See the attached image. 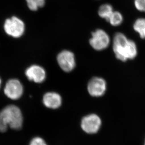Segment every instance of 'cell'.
<instances>
[{"label":"cell","instance_id":"cell-1","mask_svg":"<svg viewBox=\"0 0 145 145\" xmlns=\"http://www.w3.org/2000/svg\"><path fill=\"white\" fill-rule=\"evenodd\" d=\"M113 49L117 59L123 62L134 59L138 53L135 43L128 39L126 36L122 33H117L115 34Z\"/></svg>","mask_w":145,"mask_h":145},{"label":"cell","instance_id":"cell-2","mask_svg":"<svg viewBox=\"0 0 145 145\" xmlns=\"http://www.w3.org/2000/svg\"><path fill=\"white\" fill-rule=\"evenodd\" d=\"M23 123L22 112L16 106H7L0 111V132L7 131L9 126L13 130H19L22 128Z\"/></svg>","mask_w":145,"mask_h":145},{"label":"cell","instance_id":"cell-3","mask_svg":"<svg viewBox=\"0 0 145 145\" xmlns=\"http://www.w3.org/2000/svg\"><path fill=\"white\" fill-rule=\"evenodd\" d=\"M3 29L5 33L10 37L19 38L25 33V23L17 16H11L4 21Z\"/></svg>","mask_w":145,"mask_h":145},{"label":"cell","instance_id":"cell-4","mask_svg":"<svg viewBox=\"0 0 145 145\" xmlns=\"http://www.w3.org/2000/svg\"><path fill=\"white\" fill-rule=\"evenodd\" d=\"M89 42L95 50H102L107 48L109 45V37L105 31L97 29L92 33V37L89 40Z\"/></svg>","mask_w":145,"mask_h":145},{"label":"cell","instance_id":"cell-5","mask_svg":"<svg viewBox=\"0 0 145 145\" xmlns=\"http://www.w3.org/2000/svg\"><path fill=\"white\" fill-rule=\"evenodd\" d=\"M23 86L19 80L13 78L9 80L4 88L6 96L11 100H18L23 93Z\"/></svg>","mask_w":145,"mask_h":145},{"label":"cell","instance_id":"cell-6","mask_svg":"<svg viewBox=\"0 0 145 145\" xmlns=\"http://www.w3.org/2000/svg\"><path fill=\"white\" fill-rule=\"evenodd\" d=\"M57 62L60 68L67 72L74 70L76 65L74 53L67 50L62 51L58 54Z\"/></svg>","mask_w":145,"mask_h":145},{"label":"cell","instance_id":"cell-7","mask_svg":"<svg viewBox=\"0 0 145 145\" xmlns=\"http://www.w3.org/2000/svg\"><path fill=\"white\" fill-rule=\"evenodd\" d=\"M101 125V119L95 114H90L84 117L81 122L82 130L89 134H94L97 133Z\"/></svg>","mask_w":145,"mask_h":145},{"label":"cell","instance_id":"cell-8","mask_svg":"<svg viewBox=\"0 0 145 145\" xmlns=\"http://www.w3.org/2000/svg\"><path fill=\"white\" fill-rule=\"evenodd\" d=\"M107 83L103 78L94 77L92 78L88 84V91L93 97H100L105 93Z\"/></svg>","mask_w":145,"mask_h":145},{"label":"cell","instance_id":"cell-9","mask_svg":"<svg viewBox=\"0 0 145 145\" xmlns=\"http://www.w3.org/2000/svg\"><path fill=\"white\" fill-rule=\"evenodd\" d=\"M27 78L37 83H40L45 80L46 73L44 68L38 65H32L28 67L25 71Z\"/></svg>","mask_w":145,"mask_h":145},{"label":"cell","instance_id":"cell-10","mask_svg":"<svg viewBox=\"0 0 145 145\" xmlns=\"http://www.w3.org/2000/svg\"><path fill=\"white\" fill-rule=\"evenodd\" d=\"M43 102L44 105L48 108L56 109L61 105V97L56 93H48L44 95Z\"/></svg>","mask_w":145,"mask_h":145},{"label":"cell","instance_id":"cell-11","mask_svg":"<svg viewBox=\"0 0 145 145\" xmlns=\"http://www.w3.org/2000/svg\"><path fill=\"white\" fill-rule=\"evenodd\" d=\"M113 12V8L110 4H104L100 7L98 14L100 17L108 21Z\"/></svg>","mask_w":145,"mask_h":145},{"label":"cell","instance_id":"cell-12","mask_svg":"<svg viewBox=\"0 0 145 145\" xmlns=\"http://www.w3.org/2000/svg\"><path fill=\"white\" fill-rule=\"evenodd\" d=\"M133 29L141 38L145 39V18H140L137 19L133 25Z\"/></svg>","mask_w":145,"mask_h":145},{"label":"cell","instance_id":"cell-13","mask_svg":"<svg viewBox=\"0 0 145 145\" xmlns=\"http://www.w3.org/2000/svg\"><path fill=\"white\" fill-rule=\"evenodd\" d=\"M108 21L113 26H119L123 21V17L119 12L114 11L108 19Z\"/></svg>","mask_w":145,"mask_h":145},{"label":"cell","instance_id":"cell-14","mask_svg":"<svg viewBox=\"0 0 145 145\" xmlns=\"http://www.w3.org/2000/svg\"><path fill=\"white\" fill-rule=\"evenodd\" d=\"M28 8L32 11H36L43 7L45 3V0H26Z\"/></svg>","mask_w":145,"mask_h":145},{"label":"cell","instance_id":"cell-15","mask_svg":"<svg viewBox=\"0 0 145 145\" xmlns=\"http://www.w3.org/2000/svg\"><path fill=\"white\" fill-rule=\"evenodd\" d=\"M134 5L138 11L145 12V0H135Z\"/></svg>","mask_w":145,"mask_h":145},{"label":"cell","instance_id":"cell-16","mask_svg":"<svg viewBox=\"0 0 145 145\" xmlns=\"http://www.w3.org/2000/svg\"><path fill=\"white\" fill-rule=\"evenodd\" d=\"M29 145H47V144L43 138L36 137L32 140Z\"/></svg>","mask_w":145,"mask_h":145},{"label":"cell","instance_id":"cell-17","mask_svg":"<svg viewBox=\"0 0 145 145\" xmlns=\"http://www.w3.org/2000/svg\"><path fill=\"white\" fill-rule=\"evenodd\" d=\"M1 78H0V88H1Z\"/></svg>","mask_w":145,"mask_h":145},{"label":"cell","instance_id":"cell-18","mask_svg":"<svg viewBox=\"0 0 145 145\" xmlns=\"http://www.w3.org/2000/svg\"><path fill=\"white\" fill-rule=\"evenodd\" d=\"M144 145H145V144H144Z\"/></svg>","mask_w":145,"mask_h":145}]
</instances>
